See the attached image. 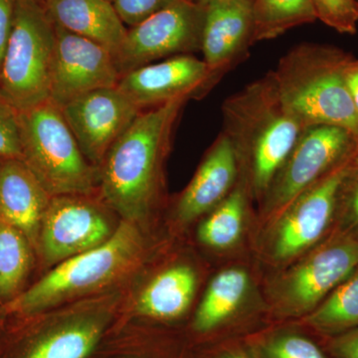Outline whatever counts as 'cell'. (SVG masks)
Returning <instances> with one entry per match:
<instances>
[{
  "instance_id": "6da1fadb",
  "label": "cell",
  "mask_w": 358,
  "mask_h": 358,
  "mask_svg": "<svg viewBox=\"0 0 358 358\" xmlns=\"http://www.w3.org/2000/svg\"><path fill=\"white\" fill-rule=\"evenodd\" d=\"M188 100L141 110L106 155L99 190L103 203L122 220L141 227L159 202L174 128Z\"/></svg>"
},
{
  "instance_id": "7a4b0ae2",
  "label": "cell",
  "mask_w": 358,
  "mask_h": 358,
  "mask_svg": "<svg viewBox=\"0 0 358 358\" xmlns=\"http://www.w3.org/2000/svg\"><path fill=\"white\" fill-rule=\"evenodd\" d=\"M222 119L239 178L261 200L306 128L282 103L272 71L228 96Z\"/></svg>"
},
{
  "instance_id": "3957f363",
  "label": "cell",
  "mask_w": 358,
  "mask_h": 358,
  "mask_svg": "<svg viewBox=\"0 0 358 358\" xmlns=\"http://www.w3.org/2000/svg\"><path fill=\"white\" fill-rule=\"evenodd\" d=\"M352 58L331 45L301 43L280 59L272 71L278 91L306 129L341 127L358 138V113L345 80Z\"/></svg>"
},
{
  "instance_id": "277c9868",
  "label": "cell",
  "mask_w": 358,
  "mask_h": 358,
  "mask_svg": "<svg viewBox=\"0 0 358 358\" xmlns=\"http://www.w3.org/2000/svg\"><path fill=\"white\" fill-rule=\"evenodd\" d=\"M143 251L140 226L122 220L105 243L59 263L13 300L0 306V317H31L98 291L133 270Z\"/></svg>"
},
{
  "instance_id": "5b68a950",
  "label": "cell",
  "mask_w": 358,
  "mask_h": 358,
  "mask_svg": "<svg viewBox=\"0 0 358 358\" xmlns=\"http://www.w3.org/2000/svg\"><path fill=\"white\" fill-rule=\"evenodd\" d=\"M22 160L51 197L93 196L100 169L85 157L61 110L51 102L20 112Z\"/></svg>"
},
{
  "instance_id": "8992f818",
  "label": "cell",
  "mask_w": 358,
  "mask_h": 358,
  "mask_svg": "<svg viewBox=\"0 0 358 358\" xmlns=\"http://www.w3.org/2000/svg\"><path fill=\"white\" fill-rule=\"evenodd\" d=\"M55 50V25L42 4L16 0L0 68V94L20 112L48 102Z\"/></svg>"
},
{
  "instance_id": "52a82bcc",
  "label": "cell",
  "mask_w": 358,
  "mask_h": 358,
  "mask_svg": "<svg viewBox=\"0 0 358 358\" xmlns=\"http://www.w3.org/2000/svg\"><path fill=\"white\" fill-rule=\"evenodd\" d=\"M358 138L336 126L308 127L280 167L262 201L264 217L272 221L301 193L352 162Z\"/></svg>"
},
{
  "instance_id": "ba28073f",
  "label": "cell",
  "mask_w": 358,
  "mask_h": 358,
  "mask_svg": "<svg viewBox=\"0 0 358 358\" xmlns=\"http://www.w3.org/2000/svg\"><path fill=\"white\" fill-rule=\"evenodd\" d=\"M358 268V241L333 233L277 278L272 287L275 315L303 319Z\"/></svg>"
},
{
  "instance_id": "9c48e42d",
  "label": "cell",
  "mask_w": 358,
  "mask_h": 358,
  "mask_svg": "<svg viewBox=\"0 0 358 358\" xmlns=\"http://www.w3.org/2000/svg\"><path fill=\"white\" fill-rule=\"evenodd\" d=\"M353 160L308 188L270 222L267 253L275 263H288L307 254L333 234L339 193Z\"/></svg>"
},
{
  "instance_id": "30bf717a",
  "label": "cell",
  "mask_w": 358,
  "mask_h": 358,
  "mask_svg": "<svg viewBox=\"0 0 358 358\" xmlns=\"http://www.w3.org/2000/svg\"><path fill=\"white\" fill-rule=\"evenodd\" d=\"M205 8L192 0L171 6L129 28L115 58L120 74L173 56L201 51Z\"/></svg>"
},
{
  "instance_id": "8fae6325",
  "label": "cell",
  "mask_w": 358,
  "mask_h": 358,
  "mask_svg": "<svg viewBox=\"0 0 358 358\" xmlns=\"http://www.w3.org/2000/svg\"><path fill=\"white\" fill-rule=\"evenodd\" d=\"M92 196L52 197L40 229L36 255L58 265L105 243L114 234L110 216Z\"/></svg>"
},
{
  "instance_id": "7c38bea8",
  "label": "cell",
  "mask_w": 358,
  "mask_h": 358,
  "mask_svg": "<svg viewBox=\"0 0 358 358\" xmlns=\"http://www.w3.org/2000/svg\"><path fill=\"white\" fill-rule=\"evenodd\" d=\"M203 60L192 54L141 66L120 78L117 87L141 110L206 95L220 81Z\"/></svg>"
},
{
  "instance_id": "4fadbf2b",
  "label": "cell",
  "mask_w": 358,
  "mask_h": 358,
  "mask_svg": "<svg viewBox=\"0 0 358 358\" xmlns=\"http://www.w3.org/2000/svg\"><path fill=\"white\" fill-rule=\"evenodd\" d=\"M55 59L49 102L61 109L90 92L117 87L121 74L109 50L60 26L55 25Z\"/></svg>"
},
{
  "instance_id": "5bb4252c",
  "label": "cell",
  "mask_w": 358,
  "mask_h": 358,
  "mask_svg": "<svg viewBox=\"0 0 358 358\" xmlns=\"http://www.w3.org/2000/svg\"><path fill=\"white\" fill-rule=\"evenodd\" d=\"M60 110L85 157L99 169L141 112L117 87L90 92Z\"/></svg>"
},
{
  "instance_id": "9a60e30c",
  "label": "cell",
  "mask_w": 358,
  "mask_h": 358,
  "mask_svg": "<svg viewBox=\"0 0 358 358\" xmlns=\"http://www.w3.org/2000/svg\"><path fill=\"white\" fill-rule=\"evenodd\" d=\"M110 298L87 303L55 326L26 339L13 358H87L110 319Z\"/></svg>"
},
{
  "instance_id": "2e32d148",
  "label": "cell",
  "mask_w": 358,
  "mask_h": 358,
  "mask_svg": "<svg viewBox=\"0 0 358 358\" xmlns=\"http://www.w3.org/2000/svg\"><path fill=\"white\" fill-rule=\"evenodd\" d=\"M252 3L253 0H215L204 7L201 52L220 79L247 58L254 45Z\"/></svg>"
},
{
  "instance_id": "e0dca14e",
  "label": "cell",
  "mask_w": 358,
  "mask_h": 358,
  "mask_svg": "<svg viewBox=\"0 0 358 358\" xmlns=\"http://www.w3.org/2000/svg\"><path fill=\"white\" fill-rule=\"evenodd\" d=\"M239 164L234 150L221 133L176 202V217L192 222L213 210L232 192L239 180Z\"/></svg>"
},
{
  "instance_id": "ac0fdd59",
  "label": "cell",
  "mask_w": 358,
  "mask_h": 358,
  "mask_svg": "<svg viewBox=\"0 0 358 358\" xmlns=\"http://www.w3.org/2000/svg\"><path fill=\"white\" fill-rule=\"evenodd\" d=\"M52 197L20 159H0V215L25 235L35 254Z\"/></svg>"
},
{
  "instance_id": "d6986e66",
  "label": "cell",
  "mask_w": 358,
  "mask_h": 358,
  "mask_svg": "<svg viewBox=\"0 0 358 358\" xmlns=\"http://www.w3.org/2000/svg\"><path fill=\"white\" fill-rule=\"evenodd\" d=\"M45 13L54 24L100 44L115 59L121 51L128 28L109 0H45Z\"/></svg>"
},
{
  "instance_id": "ffe728a7",
  "label": "cell",
  "mask_w": 358,
  "mask_h": 358,
  "mask_svg": "<svg viewBox=\"0 0 358 358\" xmlns=\"http://www.w3.org/2000/svg\"><path fill=\"white\" fill-rule=\"evenodd\" d=\"M249 289L250 278L243 268H230L218 273L195 312L193 331L205 338H232L235 317Z\"/></svg>"
},
{
  "instance_id": "44dd1931",
  "label": "cell",
  "mask_w": 358,
  "mask_h": 358,
  "mask_svg": "<svg viewBox=\"0 0 358 358\" xmlns=\"http://www.w3.org/2000/svg\"><path fill=\"white\" fill-rule=\"evenodd\" d=\"M196 284V275L189 266L166 268L143 289L136 301V312L157 320H178L192 305Z\"/></svg>"
},
{
  "instance_id": "7402d4cb",
  "label": "cell",
  "mask_w": 358,
  "mask_h": 358,
  "mask_svg": "<svg viewBox=\"0 0 358 358\" xmlns=\"http://www.w3.org/2000/svg\"><path fill=\"white\" fill-rule=\"evenodd\" d=\"M299 322L324 338L357 329L358 268Z\"/></svg>"
},
{
  "instance_id": "603a6c76",
  "label": "cell",
  "mask_w": 358,
  "mask_h": 358,
  "mask_svg": "<svg viewBox=\"0 0 358 358\" xmlns=\"http://www.w3.org/2000/svg\"><path fill=\"white\" fill-rule=\"evenodd\" d=\"M34 255L28 238L0 215V306L24 291Z\"/></svg>"
},
{
  "instance_id": "cb8c5ba5",
  "label": "cell",
  "mask_w": 358,
  "mask_h": 358,
  "mask_svg": "<svg viewBox=\"0 0 358 358\" xmlns=\"http://www.w3.org/2000/svg\"><path fill=\"white\" fill-rule=\"evenodd\" d=\"M249 196L248 187L239 178L230 194L202 221L199 228V241L215 250L234 246L243 233Z\"/></svg>"
},
{
  "instance_id": "d4e9b609",
  "label": "cell",
  "mask_w": 358,
  "mask_h": 358,
  "mask_svg": "<svg viewBox=\"0 0 358 358\" xmlns=\"http://www.w3.org/2000/svg\"><path fill=\"white\" fill-rule=\"evenodd\" d=\"M261 358H334L324 338L298 322L247 336Z\"/></svg>"
},
{
  "instance_id": "484cf974",
  "label": "cell",
  "mask_w": 358,
  "mask_h": 358,
  "mask_svg": "<svg viewBox=\"0 0 358 358\" xmlns=\"http://www.w3.org/2000/svg\"><path fill=\"white\" fill-rule=\"evenodd\" d=\"M253 44L317 20L312 0H253Z\"/></svg>"
},
{
  "instance_id": "4316f807",
  "label": "cell",
  "mask_w": 358,
  "mask_h": 358,
  "mask_svg": "<svg viewBox=\"0 0 358 358\" xmlns=\"http://www.w3.org/2000/svg\"><path fill=\"white\" fill-rule=\"evenodd\" d=\"M333 233L358 241V167L355 164L341 186Z\"/></svg>"
},
{
  "instance_id": "83f0119b",
  "label": "cell",
  "mask_w": 358,
  "mask_h": 358,
  "mask_svg": "<svg viewBox=\"0 0 358 358\" xmlns=\"http://www.w3.org/2000/svg\"><path fill=\"white\" fill-rule=\"evenodd\" d=\"M317 20L341 34H355L358 0H312Z\"/></svg>"
},
{
  "instance_id": "f1b7e54d",
  "label": "cell",
  "mask_w": 358,
  "mask_h": 358,
  "mask_svg": "<svg viewBox=\"0 0 358 358\" xmlns=\"http://www.w3.org/2000/svg\"><path fill=\"white\" fill-rule=\"evenodd\" d=\"M0 159H22L20 110L0 94Z\"/></svg>"
},
{
  "instance_id": "f546056e",
  "label": "cell",
  "mask_w": 358,
  "mask_h": 358,
  "mask_svg": "<svg viewBox=\"0 0 358 358\" xmlns=\"http://www.w3.org/2000/svg\"><path fill=\"white\" fill-rule=\"evenodd\" d=\"M176 1L178 0H114L113 4L124 24L131 28Z\"/></svg>"
},
{
  "instance_id": "4dcf8cb0",
  "label": "cell",
  "mask_w": 358,
  "mask_h": 358,
  "mask_svg": "<svg viewBox=\"0 0 358 358\" xmlns=\"http://www.w3.org/2000/svg\"><path fill=\"white\" fill-rule=\"evenodd\" d=\"M202 358H261L247 338L219 341Z\"/></svg>"
},
{
  "instance_id": "1f68e13d",
  "label": "cell",
  "mask_w": 358,
  "mask_h": 358,
  "mask_svg": "<svg viewBox=\"0 0 358 358\" xmlns=\"http://www.w3.org/2000/svg\"><path fill=\"white\" fill-rule=\"evenodd\" d=\"M324 345L334 358H358V327L333 338H324Z\"/></svg>"
},
{
  "instance_id": "d6a6232c",
  "label": "cell",
  "mask_w": 358,
  "mask_h": 358,
  "mask_svg": "<svg viewBox=\"0 0 358 358\" xmlns=\"http://www.w3.org/2000/svg\"><path fill=\"white\" fill-rule=\"evenodd\" d=\"M16 0H0V68L13 30Z\"/></svg>"
},
{
  "instance_id": "836d02e7",
  "label": "cell",
  "mask_w": 358,
  "mask_h": 358,
  "mask_svg": "<svg viewBox=\"0 0 358 358\" xmlns=\"http://www.w3.org/2000/svg\"><path fill=\"white\" fill-rule=\"evenodd\" d=\"M345 80L353 105L358 113V60L353 57L345 66Z\"/></svg>"
},
{
  "instance_id": "e575fe53",
  "label": "cell",
  "mask_w": 358,
  "mask_h": 358,
  "mask_svg": "<svg viewBox=\"0 0 358 358\" xmlns=\"http://www.w3.org/2000/svg\"><path fill=\"white\" fill-rule=\"evenodd\" d=\"M213 1H215V0H196L197 3L203 7L208 6L209 3Z\"/></svg>"
},
{
  "instance_id": "d590c367",
  "label": "cell",
  "mask_w": 358,
  "mask_h": 358,
  "mask_svg": "<svg viewBox=\"0 0 358 358\" xmlns=\"http://www.w3.org/2000/svg\"><path fill=\"white\" fill-rule=\"evenodd\" d=\"M353 164H355V166L358 167V148L357 150V154L355 155V159H353Z\"/></svg>"
},
{
  "instance_id": "8d00e7d4",
  "label": "cell",
  "mask_w": 358,
  "mask_h": 358,
  "mask_svg": "<svg viewBox=\"0 0 358 358\" xmlns=\"http://www.w3.org/2000/svg\"><path fill=\"white\" fill-rule=\"evenodd\" d=\"M29 1L38 2V3H42V2H44L45 0H29Z\"/></svg>"
},
{
  "instance_id": "74e56055",
  "label": "cell",
  "mask_w": 358,
  "mask_h": 358,
  "mask_svg": "<svg viewBox=\"0 0 358 358\" xmlns=\"http://www.w3.org/2000/svg\"><path fill=\"white\" fill-rule=\"evenodd\" d=\"M109 1L113 2V1H114V0H109Z\"/></svg>"
},
{
  "instance_id": "f35d334b",
  "label": "cell",
  "mask_w": 358,
  "mask_h": 358,
  "mask_svg": "<svg viewBox=\"0 0 358 358\" xmlns=\"http://www.w3.org/2000/svg\"><path fill=\"white\" fill-rule=\"evenodd\" d=\"M192 1H195V2H196V0H192Z\"/></svg>"
}]
</instances>
